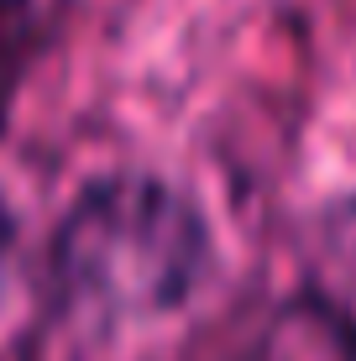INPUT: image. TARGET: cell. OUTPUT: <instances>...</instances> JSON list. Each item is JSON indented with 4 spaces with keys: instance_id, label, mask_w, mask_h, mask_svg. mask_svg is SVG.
<instances>
[{
    "instance_id": "6da1fadb",
    "label": "cell",
    "mask_w": 356,
    "mask_h": 361,
    "mask_svg": "<svg viewBox=\"0 0 356 361\" xmlns=\"http://www.w3.org/2000/svg\"><path fill=\"white\" fill-rule=\"evenodd\" d=\"M204 246V220L178 189L116 173L73 199L58 231V278L110 309H168L194 288Z\"/></svg>"
}]
</instances>
